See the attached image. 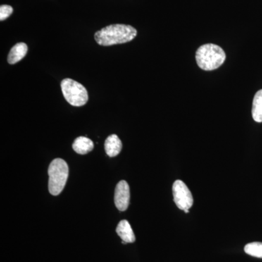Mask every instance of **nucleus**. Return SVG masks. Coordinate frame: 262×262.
Listing matches in <instances>:
<instances>
[{"label":"nucleus","instance_id":"1","mask_svg":"<svg viewBox=\"0 0 262 262\" xmlns=\"http://www.w3.org/2000/svg\"><path fill=\"white\" fill-rule=\"evenodd\" d=\"M137 35V30L125 24H113L98 31L95 39L100 46H111L130 42Z\"/></svg>","mask_w":262,"mask_h":262},{"label":"nucleus","instance_id":"2","mask_svg":"<svg viewBox=\"0 0 262 262\" xmlns=\"http://www.w3.org/2000/svg\"><path fill=\"white\" fill-rule=\"evenodd\" d=\"M196 61L198 67L205 71H213L220 68L225 63V52L220 46L206 44L196 52Z\"/></svg>","mask_w":262,"mask_h":262},{"label":"nucleus","instance_id":"3","mask_svg":"<svg viewBox=\"0 0 262 262\" xmlns=\"http://www.w3.org/2000/svg\"><path fill=\"white\" fill-rule=\"evenodd\" d=\"M48 189L53 195H58L63 191L69 176V167L64 160L57 158L50 164L48 168Z\"/></svg>","mask_w":262,"mask_h":262},{"label":"nucleus","instance_id":"4","mask_svg":"<svg viewBox=\"0 0 262 262\" xmlns=\"http://www.w3.org/2000/svg\"><path fill=\"white\" fill-rule=\"evenodd\" d=\"M61 91L67 102L74 106H84L89 100L87 90L77 81L67 78L62 81Z\"/></svg>","mask_w":262,"mask_h":262},{"label":"nucleus","instance_id":"5","mask_svg":"<svg viewBox=\"0 0 262 262\" xmlns=\"http://www.w3.org/2000/svg\"><path fill=\"white\" fill-rule=\"evenodd\" d=\"M173 200L182 211L189 210L193 205V196L187 186L182 180H177L173 185Z\"/></svg>","mask_w":262,"mask_h":262},{"label":"nucleus","instance_id":"6","mask_svg":"<svg viewBox=\"0 0 262 262\" xmlns=\"http://www.w3.org/2000/svg\"><path fill=\"white\" fill-rule=\"evenodd\" d=\"M130 188L125 181H120L115 189V203L117 209L126 211L130 203Z\"/></svg>","mask_w":262,"mask_h":262},{"label":"nucleus","instance_id":"7","mask_svg":"<svg viewBox=\"0 0 262 262\" xmlns=\"http://www.w3.org/2000/svg\"><path fill=\"white\" fill-rule=\"evenodd\" d=\"M116 232L119 237L126 244L135 242L136 237L132 227L127 220H122L117 225Z\"/></svg>","mask_w":262,"mask_h":262},{"label":"nucleus","instance_id":"8","mask_svg":"<svg viewBox=\"0 0 262 262\" xmlns=\"http://www.w3.org/2000/svg\"><path fill=\"white\" fill-rule=\"evenodd\" d=\"M122 141L115 134L108 136L105 141L104 148L106 155L110 158L116 157L120 154L122 149Z\"/></svg>","mask_w":262,"mask_h":262},{"label":"nucleus","instance_id":"9","mask_svg":"<svg viewBox=\"0 0 262 262\" xmlns=\"http://www.w3.org/2000/svg\"><path fill=\"white\" fill-rule=\"evenodd\" d=\"M28 51V46L24 42L15 45L10 50L8 57V62L10 64H15L23 59Z\"/></svg>","mask_w":262,"mask_h":262},{"label":"nucleus","instance_id":"10","mask_svg":"<svg viewBox=\"0 0 262 262\" xmlns=\"http://www.w3.org/2000/svg\"><path fill=\"white\" fill-rule=\"evenodd\" d=\"M94 142L89 138L80 136L77 138L72 144V148L77 154L85 155L94 149Z\"/></svg>","mask_w":262,"mask_h":262},{"label":"nucleus","instance_id":"11","mask_svg":"<svg viewBox=\"0 0 262 262\" xmlns=\"http://www.w3.org/2000/svg\"><path fill=\"white\" fill-rule=\"evenodd\" d=\"M252 117L257 122H262V89L258 91L253 100Z\"/></svg>","mask_w":262,"mask_h":262},{"label":"nucleus","instance_id":"12","mask_svg":"<svg viewBox=\"0 0 262 262\" xmlns=\"http://www.w3.org/2000/svg\"><path fill=\"white\" fill-rule=\"evenodd\" d=\"M245 252L250 256L262 258V243L253 242L245 246Z\"/></svg>","mask_w":262,"mask_h":262},{"label":"nucleus","instance_id":"13","mask_svg":"<svg viewBox=\"0 0 262 262\" xmlns=\"http://www.w3.org/2000/svg\"><path fill=\"white\" fill-rule=\"evenodd\" d=\"M13 9L11 6L8 5H3L0 6V20H6L9 18L10 15L13 13Z\"/></svg>","mask_w":262,"mask_h":262},{"label":"nucleus","instance_id":"14","mask_svg":"<svg viewBox=\"0 0 262 262\" xmlns=\"http://www.w3.org/2000/svg\"><path fill=\"white\" fill-rule=\"evenodd\" d=\"M184 212H185L186 213H189V210H185V211H184Z\"/></svg>","mask_w":262,"mask_h":262}]
</instances>
